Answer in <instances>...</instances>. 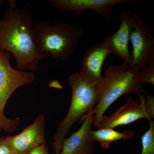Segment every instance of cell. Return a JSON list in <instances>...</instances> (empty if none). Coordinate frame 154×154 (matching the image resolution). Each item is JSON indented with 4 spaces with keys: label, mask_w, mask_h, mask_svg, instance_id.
Listing matches in <instances>:
<instances>
[{
    "label": "cell",
    "mask_w": 154,
    "mask_h": 154,
    "mask_svg": "<svg viewBox=\"0 0 154 154\" xmlns=\"http://www.w3.org/2000/svg\"><path fill=\"white\" fill-rule=\"evenodd\" d=\"M35 25L28 8L7 9L0 18V50L14 55L19 70L36 71L40 61L49 57L36 49Z\"/></svg>",
    "instance_id": "obj_1"
},
{
    "label": "cell",
    "mask_w": 154,
    "mask_h": 154,
    "mask_svg": "<svg viewBox=\"0 0 154 154\" xmlns=\"http://www.w3.org/2000/svg\"><path fill=\"white\" fill-rule=\"evenodd\" d=\"M110 65L96 88L99 99L90 114H94L93 125L95 126L104 115L110 105L122 96L128 94H143L144 90L138 79L140 69L137 66L130 67Z\"/></svg>",
    "instance_id": "obj_2"
},
{
    "label": "cell",
    "mask_w": 154,
    "mask_h": 154,
    "mask_svg": "<svg viewBox=\"0 0 154 154\" xmlns=\"http://www.w3.org/2000/svg\"><path fill=\"white\" fill-rule=\"evenodd\" d=\"M83 34L80 26L63 21L51 24L43 20L35 25L34 43L38 52L63 62L75 51Z\"/></svg>",
    "instance_id": "obj_3"
},
{
    "label": "cell",
    "mask_w": 154,
    "mask_h": 154,
    "mask_svg": "<svg viewBox=\"0 0 154 154\" xmlns=\"http://www.w3.org/2000/svg\"><path fill=\"white\" fill-rule=\"evenodd\" d=\"M68 82L72 89L71 102L66 116L60 122L54 136L52 146L56 154L61 149L65 137L73 125L91 113L99 99L96 83L88 82L80 72L70 75Z\"/></svg>",
    "instance_id": "obj_4"
},
{
    "label": "cell",
    "mask_w": 154,
    "mask_h": 154,
    "mask_svg": "<svg viewBox=\"0 0 154 154\" xmlns=\"http://www.w3.org/2000/svg\"><path fill=\"white\" fill-rule=\"evenodd\" d=\"M11 55L10 53L0 50V131L7 133L13 132L19 122V117L11 119L5 116L4 110L7 101L18 88L35 80L33 72L19 70L11 66Z\"/></svg>",
    "instance_id": "obj_5"
},
{
    "label": "cell",
    "mask_w": 154,
    "mask_h": 154,
    "mask_svg": "<svg viewBox=\"0 0 154 154\" xmlns=\"http://www.w3.org/2000/svg\"><path fill=\"white\" fill-rule=\"evenodd\" d=\"M138 95L139 101L132 98L128 99L114 114L108 116L104 115L95 125L97 130L114 129L116 127L127 125L141 119L154 117V97L144 91Z\"/></svg>",
    "instance_id": "obj_6"
},
{
    "label": "cell",
    "mask_w": 154,
    "mask_h": 154,
    "mask_svg": "<svg viewBox=\"0 0 154 154\" xmlns=\"http://www.w3.org/2000/svg\"><path fill=\"white\" fill-rule=\"evenodd\" d=\"M132 14L133 30L130 38L133 47L131 66H137L140 70L154 64V38L142 17L134 12Z\"/></svg>",
    "instance_id": "obj_7"
},
{
    "label": "cell",
    "mask_w": 154,
    "mask_h": 154,
    "mask_svg": "<svg viewBox=\"0 0 154 154\" xmlns=\"http://www.w3.org/2000/svg\"><path fill=\"white\" fill-rule=\"evenodd\" d=\"M51 5L64 12H73L81 15L83 11L90 10L110 21L113 19V9L122 5H135V0H49Z\"/></svg>",
    "instance_id": "obj_8"
},
{
    "label": "cell",
    "mask_w": 154,
    "mask_h": 154,
    "mask_svg": "<svg viewBox=\"0 0 154 154\" xmlns=\"http://www.w3.org/2000/svg\"><path fill=\"white\" fill-rule=\"evenodd\" d=\"M45 117L38 116L35 121L16 135L7 136V141L14 154H30L34 149L45 144Z\"/></svg>",
    "instance_id": "obj_9"
},
{
    "label": "cell",
    "mask_w": 154,
    "mask_h": 154,
    "mask_svg": "<svg viewBox=\"0 0 154 154\" xmlns=\"http://www.w3.org/2000/svg\"><path fill=\"white\" fill-rule=\"evenodd\" d=\"M112 54L105 38L86 50L80 62V73L88 82L96 84L102 77V66L108 56Z\"/></svg>",
    "instance_id": "obj_10"
},
{
    "label": "cell",
    "mask_w": 154,
    "mask_h": 154,
    "mask_svg": "<svg viewBox=\"0 0 154 154\" xmlns=\"http://www.w3.org/2000/svg\"><path fill=\"white\" fill-rule=\"evenodd\" d=\"M120 25L118 30L105 38L112 54L117 55L123 63L131 66V59L128 48L131 34L133 30L132 12H123L118 16Z\"/></svg>",
    "instance_id": "obj_11"
},
{
    "label": "cell",
    "mask_w": 154,
    "mask_h": 154,
    "mask_svg": "<svg viewBox=\"0 0 154 154\" xmlns=\"http://www.w3.org/2000/svg\"><path fill=\"white\" fill-rule=\"evenodd\" d=\"M94 114L85 116L82 125L69 137L65 139L60 151L56 154H94L95 147L88 137L92 129Z\"/></svg>",
    "instance_id": "obj_12"
},
{
    "label": "cell",
    "mask_w": 154,
    "mask_h": 154,
    "mask_svg": "<svg viewBox=\"0 0 154 154\" xmlns=\"http://www.w3.org/2000/svg\"><path fill=\"white\" fill-rule=\"evenodd\" d=\"M135 135V133L131 131L127 130L121 132L107 128L95 131L91 129L88 133V137L92 142H99L102 149H107L114 142L131 140L134 137Z\"/></svg>",
    "instance_id": "obj_13"
},
{
    "label": "cell",
    "mask_w": 154,
    "mask_h": 154,
    "mask_svg": "<svg viewBox=\"0 0 154 154\" xmlns=\"http://www.w3.org/2000/svg\"><path fill=\"white\" fill-rule=\"evenodd\" d=\"M149 129L141 137L142 149L140 154H154V121L150 119Z\"/></svg>",
    "instance_id": "obj_14"
},
{
    "label": "cell",
    "mask_w": 154,
    "mask_h": 154,
    "mask_svg": "<svg viewBox=\"0 0 154 154\" xmlns=\"http://www.w3.org/2000/svg\"><path fill=\"white\" fill-rule=\"evenodd\" d=\"M138 79L142 85L144 83L154 85V64L144 67L139 72Z\"/></svg>",
    "instance_id": "obj_15"
},
{
    "label": "cell",
    "mask_w": 154,
    "mask_h": 154,
    "mask_svg": "<svg viewBox=\"0 0 154 154\" xmlns=\"http://www.w3.org/2000/svg\"><path fill=\"white\" fill-rule=\"evenodd\" d=\"M0 154H14L8 143L7 137H0Z\"/></svg>",
    "instance_id": "obj_16"
},
{
    "label": "cell",
    "mask_w": 154,
    "mask_h": 154,
    "mask_svg": "<svg viewBox=\"0 0 154 154\" xmlns=\"http://www.w3.org/2000/svg\"><path fill=\"white\" fill-rule=\"evenodd\" d=\"M30 154H51L48 152V147L45 144L38 146L33 150Z\"/></svg>",
    "instance_id": "obj_17"
},
{
    "label": "cell",
    "mask_w": 154,
    "mask_h": 154,
    "mask_svg": "<svg viewBox=\"0 0 154 154\" xmlns=\"http://www.w3.org/2000/svg\"><path fill=\"white\" fill-rule=\"evenodd\" d=\"M8 4L10 8L14 9L17 8L16 1H8Z\"/></svg>",
    "instance_id": "obj_18"
},
{
    "label": "cell",
    "mask_w": 154,
    "mask_h": 154,
    "mask_svg": "<svg viewBox=\"0 0 154 154\" xmlns=\"http://www.w3.org/2000/svg\"><path fill=\"white\" fill-rule=\"evenodd\" d=\"M5 3V1L4 0H0V7H2Z\"/></svg>",
    "instance_id": "obj_19"
}]
</instances>
